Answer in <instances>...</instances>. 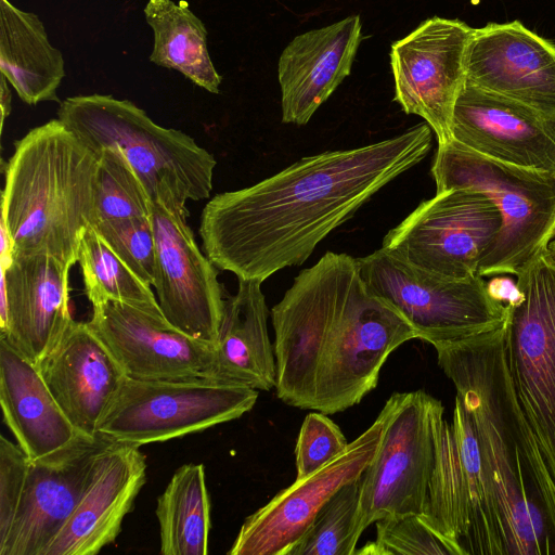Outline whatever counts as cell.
I'll return each instance as SVG.
<instances>
[{"label": "cell", "instance_id": "6da1fadb", "mask_svg": "<svg viewBox=\"0 0 555 555\" xmlns=\"http://www.w3.org/2000/svg\"><path fill=\"white\" fill-rule=\"evenodd\" d=\"M426 122L350 150L306 156L203 208L202 247L220 270L263 282L302 264L318 244L375 193L421 163L431 149Z\"/></svg>", "mask_w": 555, "mask_h": 555}, {"label": "cell", "instance_id": "7a4b0ae2", "mask_svg": "<svg viewBox=\"0 0 555 555\" xmlns=\"http://www.w3.org/2000/svg\"><path fill=\"white\" fill-rule=\"evenodd\" d=\"M271 319L278 398L326 415L358 404L390 353L416 338L401 313L367 289L357 258L333 251L299 272Z\"/></svg>", "mask_w": 555, "mask_h": 555}, {"label": "cell", "instance_id": "3957f363", "mask_svg": "<svg viewBox=\"0 0 555 555\" xmlns=\"http://www.w3.org/2000/svg\"><path fill=\"white\" fill-rule=\"evenodd\" d=\"M507 323L431 345L470 417L508 555H548L555 553V486L514 390Z\"/></svg>", "mask_w": 555, "mask_h": 555}, {"label": "cell", "instance_id": "277c9868", "mask_svg": "<svg viewBox=\"0 0 555 555\" xmlns=\"http://www.w3.org/2000/svg\"><path fill=\"white\" fill-rule=\"evenodd\" d=\"M99 154L59 118L14 143L4 168L1 219L13 255H48L73 267L82 234L96 223Z\"/></svg>", "mask_w": 555, "mask_h": 555}, {"label": "cell", "instance_id": "5b68a950", "mask_svg": "<svg viewBox=\"0 0 555 555\" xmlns=\"http://www.w3.org/2000/svg\"><path fill=\"white\" fill-rule=\"evenodd\" d=\"M57 118L98 153L117 147L151 201L189 215L188 201L208 198L217 162L189 134L154 122L128 100L76 95L61 102Z\"/></svg>", "mask_w": 555, "mask_h": 555}, {"label": "cell", "instance_id": "8992f818", "mask_svg": "<svg viewBox=\"0 0 555 555\" xmlns=\"http://www.w3.org/2000/svg\"><path fill=\"white\" fill-rule=\"evenodd\" d=\"M431 175L436 193L472 189L489 197L502 217L501 231L478 274L517 276L555 237V175L482 156L452 140L438 145Z\"/></svg>", "mask_w": 555, "mask_h": 555}, {"label": "cell", "instance_id": "52a82bcc", "mask_svg": "<svg viewBox=\"0 0 555 555\" xmlns=\"http://www.w3.org/2000/svg\"><path fill=\"white\" fill-rule=\"evenodd\" d=\"M421 516L450 543L455 555H508L475 430L456 397L452 422L443 417L438 426L435 465Z\"/></svg>", "mask_w": 555, "mask_h": 555}, {"label": "cell", "instance_id": "ba28073f", "mask_svg": "<svg viewBox=\"0 0 555 555\" xmlns=\"http://www.w3.org/2000/svg\"><path fill=\"white\" fill-rule=\"evenodd\" d=\"M367 289L409 322L416 338L452 341L492 331L508 319L482 276L450 279L415 267L383 247L357 258Z\"/></svg>", "mask_w": 555, "mask_h": 555}, {"label": "cell", "instance_id": "9c48e42d", "mask_svg": "<svg viewBox=\"0 0 555 555\" xmlns=\"http://www.w3.org/2000/svg\"><path fill=\"white\" fill-rule=\"evenodd\" d=\"M443 413L441 401L424 390L395 392L386 401L377 449L360 477L362 532L387 516L423 514Z\"/></svg>", "mask_w": 555, "mask_h": 555}, {"label": "cell", "instance_id": "30bf717a", "mask_svg": "<svg viewBox=\"0 0 555 555\" xmlns=\"http://www.w3.org/2000/svg\"><path fill=\"white\" fill-rule=\"evenodd\" d=\"M257 398L256 389L211 378L126 376L99 424L98 435L140 448L236 420L253 409Z\"/></svg>", "mask_w": 555, "mask_h": 555}, {"label": "cell", "instance_id": "8fae6325", "mask_svg": "<svg viewBox=\"0 0 555 555\" xmlns=\"http://www.w3.org/2000/svg\"><path fill=\"white\" fill-rule=\"evenodd\" d=\"M508 306L507 357L514 390L555 486V260L547 250L517 276Z\"/></svg>", "mask_w": 555, "mask_h": 555}, {"label": "cell", "instance_id": "7c38bea8", "mask_svg": "<svg viewBox=\"0 0 555 555\" xmlns=\"http://www.w3.org/2000/svg\"><path fill=\"white\" fill-rule=\"evenodd\" d=\"M502 228V217L481 192L457 188L422 202L384 237L382 247L426 271L467 279Z\"/></svg>", "mask_w": 555, "mask_h": 555}, {"label": "cell", "instance_id": "4fadbf2b", "mask_svg": "<svg viewBox=\"0 0 555 555\" xmlns=\"http://www.w3.org/2000/svg\"><path fill=\"white\" fill-rule=\"evenodd\" d=\"M474 28L460 20L431 17L390 50L395 101L422 117L438 145L452 141V117L465 83V55Z\"/></svg>", "mask_w": 555, "mask_h": 555}, {"label": "cell", "instance_id": "5bb4252c", "mask_svg": "<svg viewBox=\"0 0 555 555\" xmlns=\"http://www.w3.org/2000/svg\"><path fill=\"white\" fill-rule=\"evenodd\" d=\"M188 216L151 201L150 219L156 246L154 288L169 324L215 346L225 308L223 287L217 267L196 243Z\"/></svg>", "mask_w": 555, "mask_h": 555}, {"label": "cell", "instance_id": "9a60e30c", "mask_svg": "<svg viewBox=\"0 0 555 555\" xmlns=\"http://www.w3.org/2000/svg\"><path fill=\"white\" fill-rule=\"evenodd\" d=\"M380 414L347 448L311 475L296 479L242 525L229 555H286L318 512L344 485L359 478L377 449Z\"/></svg>", "mask_w": 555, "mask_h": 555}, {"label": "cell", "instance_id": "2e32d148", "mask_svg": "<svg viewBox=\"0 0 555 555\" xmlns=\"http://www.w3.org/2000/svg\"><path fill=\"white\" fill-rule=\"evenodd\" d=\"M109 442L100 435L81 436L65 449L29 460L23 499L0 555H42L77 507Z\"/></svg>", "mask_w": 555, "mask_h": 555}, {"label": "cell", "instance_id": "e0dca14e", "mask_svg": "<svg viewBox=\"0 0 555 555\" xmlns=\"http://www.w3.org/2000/svg\"><path fill=\"white\" fill-rule=\"evenodd\" d=\"M72 267L48 255H12L1 264L0 335L37 365L74 323Z\"/></svg>", "mask_w": 555, "mask_h": 555}, {"label": "cell", "instance_id": "ac0fdd59", "mask_svg": "<svg viewBox=\"0 0 555 555\" xmlns=\"http://www.w3.org/2000/svg\"><path fill=\"white\" fill-rule=\"evenodd\" d=\"M452 140L491 159L555 175V115L467 82L455 102Z\"/></svg>", "mask_w": 555, "mask_h": 555}, {"label": "cell", "instance_id": "d6986e66", "mask_svg": "<svg viewBox=\"0 0 555 555\" xmlns=\"http://www.w3.org/2000/svg\"><path fill=\"white\" fill-rule=\"evenodd\" d=\"M126 376L135 379L210 378L214 346L133 307H92L88 321Z\"/></svg>", "mask_w": 555, "mask_h": 555}, {"label": "cell", "instance_id": "ffe728a7", "mask_svg": "<svg viewBox=\"0 0 555 555\" xmlns=\"http://www.w3.org/2000/svg\"><path fill=\"white\" fill-rule=\"evenodd\" d=\"M465 72L468 85L555 115V44L519 21L474 28Z\"/></svg>", "mask_w": 555, "mask_h": 555}, {"label": "cell", "instance_id": "44dd1931", "mask_svg": "<svg viewBox=\"0 0 555 555\" xmlns=\"http://www.w3.org/2000/svg\"><path fill=\"white\" fill-rule=\"evenodd\" d=\"M146 468L139 447L109 442L77 507L42 555H95L113 543L146 481Z\"/></svg>", "mask_w": 555, "mask_h": 555}, {"label": "cell", "instance_id": "7402d4cb", "mask_svg": "<svg viewBox=\"0 0 555 555\" xmlns=\"http://www.w3.org/2000/svg\"><path fill=\"white\" fill-rule=\"evenodd\" d=\"M36 366L75 428L98 437L126 374L88 322L74 321Z\"/></svg>", "mask_w": 555, "mask_h": 555}, {"label": "cell", "instance_id": "603a6c76", "mask_svg": "<svg viewBox=\"0 0 555 555\" xmlns=\"http://www.w3.org/2000/svg\"><path fill=\"white\" fill-rule=\"evenodd\" d=\"M361 42L359 15L296 36L278 65L282 121L304 126L350 74Z\"/></svg>", "mask_w": 555, "mask_h": 555}, {"label": "cell", "instance_id": "cb8c5ba5", "mask_svg": "<svg viewBox=\"0 0 555 555\" xmlns=\"http://www.w3.org/2000/svg\"><path fill=\"white\" fill-rule=\"evenodd\" d=\"M0 403L3 422L31 461L74 443L81 435L38 367L0 335Z\"/></svg>", "mask_w": 555, "mask_h": 555}, {"label": "cell", "instance_id": "d4e9b609", "mask_svg": "<svg viewBox=\"0 0 555 555\" xmlns=\"http://www.w3.org/2000/svg\"><path fill=\"white\" fill-rule=\"evenodd\" d=\"M268 317L261 282L238 280L236 294L225 298L212 349L211 379L256 390L275 387L276 364Z\"/></svg>", "mask_w": 555, "mask_h": 555}, {"label": "cell", "instance_id": "484cf974", "mask_svg": "<svg viewBox=\"0 0 555 555\" xmlns=\"http://www.w3.org/2000/svg\"><path fill=\"white\" fill-rule=\"evenodd\" d=\"M0 73L29 105L59 101L65 77L62 52L54 48L40 18L0 0Z\"/></svg>", "mask_w": 555, "mask_h": 555}, {"label": "cell", "instance_id": "4316f807", "mask_svg": "<svg viewBox=\"0 0 555 555\" xmlns=\"http://www.w3.org/2000/svg\"><path fill=\"white\" fill-rule=\"evenodd\" d=\"M144 15L154 33L150 61L180 72L210 93H219L222 78L209 55L206 27L189 3L147 0Z\"/></svg>", "mask_w": 555, "mask_h": 555}, {"label": "cell", "instance_id": "83f0119b", "mask_svg": "<svg viewBox=\"0 0 555 555\" xmlns=\"http://www.w3.org/2000/svg\"><path fill=\"white\" fill-rule=\"evenodd\" d=\"M160 554H208L210 499L203 464H184L157 499Z\"/></svg>", "mask_w": 555, "mask_h": 555}, {"label": "cell", "instance_id": "f1b7e54d", "mask_svg": "<svg viewBox=\"0 0 555 555\" xmlns=\"http://www.w3.org/2000/svg\"><path fill=\"white\" fill-rule=\"evenodd\" d=\"M77 262L92 307L119 302L165 319L152 286L119 259L92 225L82 234Z\"/></svg>", "mask_w": 555, "mask_h": 555}, {"label": "cell", "instance_id": "f546056e", "mask_svg": "<svg viewBox=\"0 0 555 555\" xmlns=\"http://www.w3.org/2000/svg\"><path fill=\"white\" fill-rule=\"evenodd\" d=\"M361 477V476H360ZM360 477L339 488L286 555H353L359 525Z\"/></svg>", "mask_w": 555, "mask_h": 555}, {"label": "cell", "instance_id": "4dcf8cb0", "mask_svg": "<svg viewBox=\"0 0 555 555\" xmlns=\"http://www.w3.org/2000/svg\"><path fill=\"white\" fill-rule=\"evenodd\" d=\"M95 181L96 222L149 217L151 199L117 147L100 150Z\"/></svg>", "mask_w": 555, "mask_h": 555}, {"label": "cell", "instance_id": "1f68e13d", "mask_svg": "<svg viewBox=\"0 0 555 555\" xmlns=\"http://www.w3.org/2000/svg\"><path fill=\"white\" fill-rule=\"evenodd\" d=\"M358 555H455L450 543L420 514H402L376 521V539Z\"/></svg>", "mask_w": 555, "mask_h": 555}, {"label": "cell", "instance_id": "d6a6232c", "mask_svg": "<svg viewBox=\"0 0 555 555\" xmlns=\"http://www.w3.org/2000/svg\"><path fill=\"white\" fill-rule=\"evenodd\" d=\"M93 228L138 278L154 287L156 246L150 216L103 220Z\"/></svg>", "mask_w": 555, "mask_h": 555}, {"label": "cell", "instance_id": "836d02e7", "mask_svg": "<svg viewBox=\"0 0 555 555\" xmlns=\"http://www.w3.org/2000/svg\"><path fill=\"white\" fill-rule=\"evenodd\" d=\"M340 428L322 412L309 413L300 427L296 448V479L317 472L348 446Z\"/></svg>", "mask_w": 555, "mask_h": 555}, {"label": "cell", "instance_id": "e575fe53", "mask_svg": "<svg viewBox=\"0 0 555 555\" xmlns=\"http://www.w3.org/2000/svg\"><path fill=\"white\" fill-rule=\"evenodd\" d=\"M29 459L17 443L0 436V543L9 535L20 508Z\"/></svg>", "mask_w": 555, "mask_h": 555}, {"label": "cell", "instance_id": "d590c367", "mask_svg": "<svg viewBox=\"0 0 555 555\" xmlns=\"http://www.w3.org/2000/svg\"><path fill=\"white\" fill-rule=\"evenodd\" d=\"M488 292L498 301L503 304H515L521 298V292L517 288L516 282L507 278H495L487 283Z\"/></svg>", "mask_w": 555, "mask_h": 555}, {"label": "cell", "instance_id": "8d00e7d4", "mask_svg": "<svg viewBox=\"0 0 555 555\" xmlns=\"http://www.w3.org/2000/svg\"><path fill=\"white\" fill-rule=\"evenodd\" d=\"M0 106H1V130L3 128V125H4V120L5 118L10 115L11 113V91L9 89V81L7 80V78L1 75V78H0Z\"/></svg>", "mask_w": 555, "mask_h": 555}, {"label": "cell", "instance_id": "74e56055", "mask_svg": "<svg viewBox=\"0 0 555 555\" xmlns=\"http://www.w3.org/2000/svg\"><path fill=\"white\" fill-rule=\"evenodd\" d=\"M547 253L555 260V240L548 244Z\"/></svg>", "mask_w": 555, "mask_h": 555}]
</instances>
